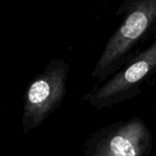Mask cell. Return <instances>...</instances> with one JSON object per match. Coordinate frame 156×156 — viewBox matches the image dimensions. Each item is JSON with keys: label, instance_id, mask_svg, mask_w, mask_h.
Returning a JSON list of instances; mask_svg holds the SVG:
<instances>
[{"label": "cell", "instance_id": "cell-4", "mask_svg": "<svg viewBox=\"0 0 156 156\" xmlns=\"http://www.w3.org/2000/svg\"><path fill=\"white\" fill-rule=\"evenodd\" d=\"M153 136L144 122L133 118L104 127L86 143L83 156H147Z\"/></svg>", "mask_w": 156, "mask_h": 156}, {"label": "cell", "instance_id": "cell-3", "mask_svg": "<svg viewBox=\"0 0 156 156\" xmlns=\"http://www.w3.org/2000/svg\"><path fill=\"white\" fill-rule=\"evenodd\" d=\"M156 71V38L145 49L131 58L103 85L85 96L96 109L111 107L138 95L141 85Z\"/></svg>", "mask_w": 156, "mask_h": 156}, {"label": "cell", "instance_id": "cell-2", "mask_svg": "<svg viewBox=\"0 0 156 156\" xmlns=\"http://www.w3.org/2000/svg\"><path fill=\"white\" fill-rule=\"evenodd\" d=\"M69 64L63 58L51 60L43 72L28 85L23 107V133L38 127L61 103L65 94Z\"/></svg>", "mask_w": 156, "mask_h": 156}, {"label": "cell", "instance_id": "cell-1", "mask_svg": "<svg viewBox=\"0 0 156 156\" xmlns=\"http://www.w3.org/2000/svg\"><path fill=\"white\" fill-rule=\"evenodd\" d=\"M123 19L106 43L91 78L103 80L121 69L135 48L156 27V0H121L116 12Z\"/></svg>", "mask_w": 156, "mask_h": 156}]
</instances>
